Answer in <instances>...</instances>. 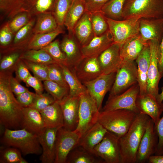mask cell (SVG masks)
Returning <instances> with one entry per match:
<instances>
[{"mask_svg": "<svg viewBox=\"0 0 163 163\" xmlns=\"http://www.w3.org/2000/svg\"><path fill=\"white\" fill-rule=\"evenodd\" d=\"M11 72H0V122L5 128L21 129L23 108L10 88Z\"/></svg>", "mask_w": 163, "mask_h": 163, "instance_id": "cell-1", "label": "cell"}, {"mask_svg": "<svg viewBox=\"0 0 163 163\" xmlns=\"http://www.w3.org/2000/svg\"><path fill=\"white\" fill-rule=\"evenodd\" d=\"M150 118L139 113L127 132L119 139L120 163H135L138 149Z\"/></svg>", "mask_w": 163, "mask_h": 163, "instance_id": "cell-2", "label": "cell"}, {"mask_svg": "<svg viewBox=\"0 0 163 163\" xmlns=\"http://www.w3.org/2000/svg\"><path fill=\"white\" fill-rule=\"evenodd\" d=\"M3 146L11 147L20 151L22 155H41L42 149L37 135L24 128H5L1 139Z\"/></svg>", "mask_w": 163, "mask_h": 163, "instance_id": "cell-3", "label": "cell"}, {"mask_svg": "<svg viewBox=\"0 0 163 163\" xmlns=\"http://www.w3.org/2000/svg\"><path fill=\"white\" fill-rule=\"evenodd\" d=\"M137 114L126 109L101 111L98 122L120 138L128 130Z\"/></svg>", "mask_w": 163, "mask_h": 163, "instance_id": "cell-4", "label": "cell"}, {"mask_svg": "<svg viewBox=\"0 0 163 163\" xmlns=\"http://www.w3.org/2000/svg\"><path fill=\"white\" fill-rule=\"evenodd\" d=\"M123 20L132 18L163 17V0H126L122 11Z\"/></svg>", "mask_w": 163, "mask_h": 163, "instance_id": "cell-5", "label": "cell"}, {"mask_svg": "<svg viewBox=\"0 0 163 163\" xmlns=\"http://www.w3.org/2000/svg\"><path fill=\"white\" fill-rule=\"evenodd\" d=\"M79 121L74 131L82 137L98 122L100 112L95 100L86 90L79 95Z\"/></svg>", "mask_w": 163, "mask_h": 163, "instance_id": "cell-6", "label": "cell"}, {"mask_svg": "<svg viewBox=\"0 0 163 163\" xmlns=\"http://www.w3.org/2000/svg\"><path fill=\"white\" fill-rule=\"evenodd\" d=\"M113 43L121 46L131 37L139 34V17L117 20L105 17Z\"/></svg>", "mask_w": 163, "mask_h": 163, "instance_id": "cell-7", "label": "cell"}, {"mask_svg": "<svg viewBox=\"0 0 163 163\" xmlns=\"http://www.w3.org/2000/svg\"><path fill=\"white\" fill-rule=\"evenodd\" d=\"M137 83V66L135 61H123L116 72L109 97L120 94Z\"/></svg>", "mask_w": 163, "mask_h": 163, "instance_id": "cell-8", "label": "cell"}, {"mask_svg": "<svg viewBox=\"0 0 163 163\" xmlns=\"http://www.w3.org/2000/svg\"><path fill=\"white\" fill-rule=\"evenodd\" d=\"M81 137L75 131L63 127L58 130L56 139L54 163H66L70 152L78 146Z\"/></svg>", "mask_w": 163, "mask_h": 163, "instance_id": "cell-9", "label": "cell"}, {"mask_svg": "<svg viewBox=\"0 0 163 163\" xmlns=\"http://www.w3.org/2000/svg\"><path fill=\"white\" fill-rule=\"evenodd\" d=\"M139 92V88L137 83L120 94L109 97L102 110L126 109L139 113L136 101Z\"/></svg>", "mask_w": 163, "mask_h": 163, "instance_id": "cell-10", "label": "cell"}, {"mask_svg": "<svg viewBox=\"0 0 163 163\" xmlns=\"http://www.w3.org/2000/svg\"><path fill=\"white\" fill-rule=\"evenodd\" d=\"M119 138L108 131L102 141L94 148L92 153L106 163H120Z\"/></svg>", "mask_w": 163, "mask_h": 163, "instance_id": "cell-11", "label": "cell"}, {"mask_svg": "<svg viewBox=\"0 0 163 163\" xmlns=\"http://www.w3.org/2000/svg\"><path fill=\"white\" fill-rule=\"evenodd\" d=\"M150 48V59L147 75V93L155 98L159 93V84L162 76L158 67L159 45L156 40L148 42Z\"/></svg>", "mask_w": 163, "mask_h": 163, "instance_id": "cell-12", "label": "cell"}, {"mask_svg": "<svg viewBox=\"0 0 163 163\" xmlns=\"http://www.w3.org/2000/svg\"><path fill=\"white\" fill-rule=\"evenodd\" d=\"M116 73L102 74L92 81L83 83L95 101L100 111L102 108L104 97L106 93L110 91L113 83Z\"/></svg>", "mask_w": 163, "mask_h": 163, "instance_id": "cell-13", "label": "cell"}, {"mask_svg": "<svg viewBox=\"0 0 163 163\" xmlns=\"http://www.w3.org/2000/svg\"><path fill=\"white\" fill-rule=\"evenodd\" d=\"M158 142L154 123L150 118L138 149L136 163H144L148 161L149 157L155 154Z\"/></svg>", "mask_w": 163, "mask_h": 163, "instance_id": "cell-14", "label": "cell"}, {"mask_svg": "<svg viewBox=\"0 0 163 163\" xmlns=\"http://www.w3.org/2000/svg\"><path fill=\"white\" fill-rule=\"evenodd\" d=\"M59 102L63 116V127L69 130H75L79 121V96H72L68 94Z\"/></svg>", "mask_w": 163, "mask_h": 163, "instance_id": "cell-15", "label": "cell"}, {"mask_svg": "<svg viewBox=\"0 0 163 163\" xmlns=\"http://www.w3.org/2000/svg\"><path fill=\"white\" fill-rule=\"evenodd\" d=\"M120 46L113 43L97 57L103 74L117 72L123 63L120 55Z\"/></svg>", "mask_w": 163, "mask_h": 163, "instance_id": "cell-16", "label": "cell"}, {"mask_svg": "<svg viewBox=\"0 0 163 163\" xmlns=\"http://www.w3.org/2000/svg\"><path fill=\"white\" fill-rule=\"evenodd\" d=\"M59 128L46 127L38 135L42 149L40 158L42 163H54L56 137Z\"/></svg>", "mask_w": 163, "mask_h": 163, "instance_id": "cell-17", "label": "cell"}, {"mask_svg": "<svg viewBox=\"0 0 163 163\" xmlns=\"http://www.w3.org/2000/svg\"><path fill=\"white\" fill-rule=\"evenodd\" d=\"M139 32L145 43L150 40L161 42L163 36V17L141 18Z\"/></svg>", "mask_w": 163, "mask_h": 163, "instance_id": "cell-18", "label": "cell"}, {"mask_svg": "<svg viewBox=\"0 0 163 163\" xmlns=\"http://www.w3.org/2000/svg\"><path fill=\"white\" fill-rule=\"evenodd\" d=\"M60 46L66 57V66L74 69L84 58L81 47L73 34L65 35L60 42Z\"/></svg>", "mask_w": 163, "mask_h": 163, "instance_id": "cell-19", "label": "cell"}, {"mask_svg": "<svg viewBox=\"0 0 163 163\" xmlns=\"http://www.w3.org/2000/svg\"><path fill=\"white\" fill-rule=\"evenodd\" d=\"M36 16L33 17L25 26L14 35L11 44L6 48L0 50L2 55L14 51L26 50L28 44L33 34V30L36 21Z\"/></svg>", "mask_w": 163, "mask_h": 163, "instance_id": "cell-20", "label": "cell"}, {"mask_svg": "<svg viewBox=\"0 0 163 163\" xmlns=\"http://www.w3.org/2000/svg\"><path fill=\"white\" fill-rule=\"evenodd\" d=\"M73 69L82 84L103 74L97 57L84 58Z\"/></svg>", "mask_w": 163, "mask_h": 163, "instance_id": "cell-21", "label": "cell"}, {"mask_svg": "<svg viewBox=\"0 0 163 163\" xmlns=\"http://www.w3.org/2000/svg\"><path fill=\"white\" fill-rule=\"evenodd\" d=\"M136 104L139 113L149 116L156 126L162 113V104L158 103L156 98L147 93L139 94Z\"/></svg>", "mask_w": 163, "mask_h": 163, "instance_id": "cell-22", "label": "cell"}, {"mask_svg": "<svg viewBox=\"0 0 163 163\" xmlns=\"http://www.w3.org/2000/svg\"><path fill=\"white\" fill-rule=\"evenodd\" d=\"M113 43L109 30L101 35L94 36L88 44L81 47L83 58L97 57Z\"/></svg>", "mask_w": 163, "mask_h": 163, "instance_id": "cell-23", "label": "cell"}, {"mask_svg": "<svg viewBox=\"0 0 163 163\" xmlns=\"http://www.w3.org/2000/svg\"><path fill=\"white\" fill-rule=\"evenodd\" d=\"M150 59V48L147 42L135 60L140 95L147 93V75Z\"/></svg>", "mask_w": 163, "mask_h": 163, "instance_id": "cell-24", "label": "cell"}, {"mask_svg": "<svg viewBox=\"0 0 163 163\" xmlns=\"http://www.w3.org/2000/svg\"><path fill=\"white\" fill-rule=\"evenodd\" d=\"M46 128L40 112L30 107H23L21 129L38 135Z\"/></svg>", "mask_w": 163, "mask_h": 163, "instance_id": "cell-25", "label": "cell"}, {"mask_svg": "<svg viewBox=\"0 0 163 163\" xmlns=\"http://www.w3.org/2000/svg\"><path fill=\"white\" fill-rule=\"evenodd\" d=\"M73 34L81 47L88 44L94 37L91 12H85L75 25Z\"/></svg>", "mask_w": 163, "mask_h": 163, "instance_id": "cell-26", "label": "cell"}, {"mask_svg": "<svg viewBox=\"0 0 163 163\" xmlns=\"http://www.w3.org/2000/svg\"><path fill=\"white\" fill-rule=\"evenodd\" d=\"M107 131L97 122L82 137L78 146L92 153L94 148L102 141Z\"/></svg>", "mask_w": 163, "mask_h": 163, "instance_id": "cell-27", "label": "cell"}, {"mask_svg": "<svg viewBox=\"0 0 163 163\" xmlns=\"http://www.w3.org/2000/svg\"><path fill=\"white\" fill-rule=\"evenodd\" d=\"M147 43L143 41L139 33L125 42L120 47L123 61H135Z\"/></svg>", "mask_w": 163, "mask_h": 163, "instance_id": "cell-28", "label": "cell"}, {"mask_svg": "<svg viewBox=\"0 0 163 163\" xmlns=\"http://www.w3.org/2000/svg\"><path fill=\"white\" fill-rule=\"evenodd\" d=\"M46 127L60 128L64 126V120L61 106L56 101L40 111Z\"/></svg>", "mask_w": 163, "mask_h": 163, "instance_id": "cell-29", "label": "cell"}, {"mask_svg": "<svg viewBox=\"0 0 163 163\" xmlns=\"http://www.w3.org/2000/svg\"><path fill=\"white\" fill-rule=\"evenodd\" d=\"M86 11L85 0H73L64 23L68 34H73L75 25Z\"/></svg>", "mask_w": 163, "mask_h": 163, "instance_id": "cell-30", "label": "cell"}, {"mask_svg": "<svg viewBox=\"0 0 163 163\" xmlns=\"http://www.w3.org/2000/svg\"><path fill=\"white\" fill-rule=\"evenodd\" d=\"M62 27L59 26L56 30L47 33L33 34L28 44L26 50L41 49L53 41L60 34H64Z\"/></svg>", "mask_w": 163, "mask_h": 163, "instance_id": "cell-31", "label": "cell"}, {"mask_svg": "<svg viewBox=\"0 0 163 163\" xmlns=\"http://www.w3.org/2000/svg\"><path fill=\"white\" fill-rule=\"evenodd\" d=\"M56 0H25L22 11H26L33 17L41 14L52 13Z\"/></svg>", "mask_w": 163, "mask_h": 163, "instance_id": "cell-32", "label": "cell"}, {"mask_svg": "<svg viewBox=\"0 0 163 163\" xmlns=\"http://www.w3.org/2000/svg\"><path fill=\"white\" fill-rule=\"evenodd\" d=\"M63 72L65 80L69 88V94L72 96H78L87 89L79 81L73 69L69 68L63 64H60Z\"/></svg>", "mask_w": 163, "mask_h": 163, "instance_id": "cell-33", "label": "cell"}, {"mask_svg": "<svg viewBox=\"0 0 163 163\" xmlns=\"http://www.w3.org/2000/svg\"><path fill=\"white\" fill-rule=\"evenodd\" d=\"M36 21L33 27V34H43L53 31L59 25L52 13H43L36 16Z\"/></svg>", "mask_w": 163, "mask_h": 163, "instance_id": "cell-34", "label": "cell"}, {"mask_svg": "<svg viewBox=\"0 0 163 163\" xmlns=\"http://www.w3.org/2000/svg\"><path fill=\"white\" fill-rule=\"evenodd\" d=\"M20 58L22 59L44 65L58 63L48 53L42 49L25 50L21 53Z\"/></svg>", "mask_w": 163, "mask_h": 163, "instance_id": "cell-35", "label": "cell"}, {"mask_svg": "<svg viewBox=\"0 0 163 163\" xmlns=\"http://www.w3.org/2000/svg\"><path fill=\"white\" fill-rule=\"evenodd\" d=\"M25 0H0V19H11L22 11Z\"/></svg>", "mask_w": 163, "mask_h": 163, "instance_id": "cell-36", "label": "cell"}, {"mask_svg": "<svg viewBox=\"0 0 163 163\" xmlns=\"http://www.w3.org/2000/svg\"><path fill=\"white\" fill-rule=\"evenodd\" d=\"M126 0H110L104 6L101 11L107 18L122 20L123 9Z\"/></svg>", "mask_w": 163, "mask_h": 163, "instance_id": "cell-37", "label": "cell"}, {"mask_svg": "<svg viewBox=\"0 0 163 163\" xmlns=\"http://www.w3.org/2000/svg\"><path fill=\"white\" fill-rule=\"evenodd\" d=\"M95 156L93 154L80 147L79 149L72 150L68 156L66 163H98L99 161Z\"/></svg>", "mask_w": 163, "mask_h": 163, "instance_id": "cell-38", "label": "cell"}, {"mask_svg": "<svg viewBox=\"0 0 163 163\" xmlns=\"http://www.w3.org/2000/svg\"><path fill=\"white\" fill-rule=\"evenodd\" d=\"M19 150L11 147L2 146L0 150V163H27Z\"/></svg>", "mask_w": 163, "mask_h": 163, "instance_id": "cell-39", "label": "cell"}, {"mask_svg": "<svg viewBox=\"0 0 163 163\" xmlns=\"http://www.w3.org/2000/svg\"><path fill=\"white\" fill-rule=\"evenodd\" d=\"M43 85L44 89L53 97L56 101H60L69 94V88L50 80L44 81Z\"/></svg>", "mask_w": 163, "mask_h": 163, "instance_id": "cell-40", "label": "cell"}, {"mask_svg": "<svg viewBox=\"0 0 163 163\" xmlns=\"http://www.w3.org/2000/svg\"><path fill=\"white\" fill-rule=\"evenodd\" d=\"M23 52L14 51L2 55L1 57L0 72H14Z\"/></svg>", "mask_w": 163, "mask_h": 163, "instance_id": "cell-41", "label": "cell"}, {"mask_svg": "<svg viewBox=\"0 0 163 163\" xmlns=\"http://www.w3.org/2000/svg\"><path fill=\"white\" fill-rule=\"evenodd\" d=\"M91 13V22L94 36L101 35L109 30L105 16L101 11Z\"/></svg>", "mask_w": 163, "mask_h": 163, "instance_id": "cell-42", "label": "cell"}, {"mask_svg": "<svg viewBox=\"0 0 163 163\" xmlns=\"http://www.w3.org/2000/svg\"><path fill=\"white\" fill-rule=\"evenodd\" d=\"M73 0H56L52 14L59 26L63 27L65 18Z\"/></svg>", "mask_w": 163, "mask_h": 163, "instance_id": "cell-43", "label": "cell"}, {"mask_svg": "<svg viewBox=\"0 0 163 163\" xmlns=\"http://www.w3.org/2000/svg\"><path fill=\"white\" fill-rule=\"evenodd\" d=\"M33 17L26 11L20 12L8 21L9 26L14 35L19 30L26 25Z\"/></svg>", "mask_w": 163, "mask_h": 163, "instance_id": "cell-44", "label": "cell"}, {"mask_svg": "<svg viewBox=\"0 0 163 163\" xmlns=\"http://www.w3.org/2000/svg\"><path fill=\"white\" fill-rule=\"evenodd\" d=\"M42 49L48 53L58 63L66 65V57L61 49L60 42L58 39L53 40Z\"/></svg>", "mask_w": 163, "mask_h": 163, "instance_id": "cell-45", "label": "cell"}, {"mask_svg": "<svg viewBox=\"0 0 163 163\" xmlns=\"http://www.w3.org/2000/svg\"><path fill=\"white\" fill-rule=\"evenodd\" d=\"M47 66L49 80L69 88L68 85L65 80L60 64H51L47 65Z\"/></svg>", "mask_w": 163, "mask_h": 163, "instance_id": "cell-46", "label": "cell"}, {"mask_svg": "<svg viewBox=\"0 0 163 163\" xmlns=\"http://www.w3.org/2000/svg\"><path fill=\"white\" fill-rule=\"evenodd\" d=\"M34 76L41 81L49 80L47 65L22 59Z\"/></svg>", "mask_w": 163, "mask_h": 163, "instance_id": "cell-47", "label": "cell"}, {"mask_svg": "<svg viewBox=\"0 0 163 163\" xmlns=\"http://www.w3.org/2000/svg\"><path fill=\"white\" fill-rule=\"evenodd\" d=\"M55 101L53 97L48 93L39 94L36 93L34 101L30 107L40 112Z\"/></svg>", "mask_w": 163, "mask_h": 163, "instance_id": "cell-48", "label": "cell"}, {"mask_svg": "<svg viewBox=\"0 0 163 163\" xmlns=\"http://www.w3.org/2000/svg\"><path fill=\"white\" fill-rule=\"evenodd\" d=\"M14 34L10 29L8 21L3 23L0 28V50L5 49L11 43Z\"/></svg>", "mask_w": 163, "mask_h": 163, "instance_id": "cell-49", "label": "cell"}, {"mask_svg": "<svg viewBox=\"0 0 163 163\" xmlns=\"http://www.w3.org/2000/svg\"><path fill=\"white\" fill-rule=\"evenodd\" d=\"M15 78L20 82H24L31 75L24 61L20 58L14 69Z\"/></svg>", "mask_w": 163, "mask_h": 163, "instance_id": "cell-50", "label": "cell"}, {"mask_svg": "<svg viewBox=\"0 0 163 163\" xmlns=\"http://www.w3.org/2000/svg\"><path fill=\"white\" fill-rule=\"evenodd\" d=\"M162 116L161 117L155 128L158 137V142L155 155L163 154V101L162 103Z\"/></svg>", "mask_w": 163, "mask_h": 163, "instance_id": "cell-51", "label": "cell"}, {"mask_svg": "<svg viewBox=\"0 0 163 163\" xmlns=\"http://www.w3.org/2000/svg\"><path fill=\"white\" fill-rule=\"evenodd\" d=\"M36 95V93L28 90L16 96V98L23 107H30L32 104Z\"/></svg>", "mask_w": 163, "mask_h": 163, "instance_id": "cell-52", "label": "cell"}, {"mask_svg": "<svg viewBox=\"0 0 163 163\" xmlns=\"http://www.w3.org/2000/svg\"><path fill=\"white\" fill-rule=\"evenodd\" d=\"M110 0H85L86 11L91 13L101 11L104 6Z\"/></svg>", "mask_w": 163, "mask_h": 163, "instance_id": "cell-53", "label": "cell"}, {"mask_svg": "<svg viewBox=\"0 0 163 163\" xmlns=\"http://www.w3.org/2000/svg\"><path fill=\"white\" fill-rule=\"evenodd\" d=\"M41 81L36 77L31 75L24 82L27 87L32 88L36 94H41L43 93L44 89L43 85Z\"/></svg>", "mask_w": 163, "mask_h": 163, "instance_id": "cell-54", "label": "cell"}, {"mask_svg": "<svg viewBox=\"0 0 163 163\" xmlns=\"http://www.w3.org/2000/svg\"><path fill=\"white\" fill-rule=\"evenodd\" d=\"M17 79L11 75L9 78L11 88L14 94L17 96L28 90L27 88L22 85Z\"/></svg>", "mask_w": 163, "mask_h": 163, "instance_id": "cell-55", "label": "cell"}, {"mask_svg": "<svg viewBox=\"0 0 163 163\" xmlns=\"http://www.w3.org/2000/svg\"><path fill=\"white\" fill-rule=\"evenodd\" d=\"M158 67L160 73L163 77V36L159 45Z\"/></svg>", "mask_w": 163, "mask_h": 163, "instance_id": "cell-56", "label": "cell"}, {"mask_svg": "<svg viewBox=\"0 0 163 163\" xmlns=\"http://www.w3.org/2000/svg\"><path fill=\"white\" fill-rule=\"evenodd\" d=\"M148 161L150 163H163V154L152 155L149 157Z\"/></svg>", "mask_w": 163, "mask_h": 163, "instance_id": "cell-57", "label": "cell"}, {"mask_svg": "<svg viewBox=\"0 0 163 163\" xmlns=\"http://www.w3.org/2000/svg\"><path fill=\"white\" fill-rule=\"evenodd\" d=\"M156 99L158 103L161 104L163 101V85L161 88V92L158 94Z\"/></svg>", "mask_w": 163, "mask_h": 163, "instance_id": "cell-58", "label": "cell"}]
</instances>
